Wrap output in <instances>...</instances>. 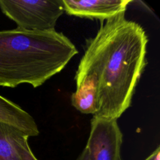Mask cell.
<instances>
[{"label":"cell","instance_id":"8992f818","mask_svg":"<svg viewBox=\"0 0 160 160\" xmlns=\"http://www.w3.org/2000/svg\"><path fill=\"white\" fill-rule=\"evenodd\" d=\"M0 122L11 126L28 137L39 134L34 119L16 103L0 95Z\"/></svg>","mask_w":160,"mask_h":160},{"label":"cell","instance_id":"6da1fadb","mask_svg":"<svg viewBox=\"0 0 160 160\" xmlns=\"http://www.w3.org/2000/svg\"><path fill=\"white\" fill-rule=\"evenodd\" d=\"M148 42L145 30L125 12L102 22L96 36L86 41L72 106L83 114L117 120L131 104L147 64Z\"/></svg>","mask_w":160,"mask_h":160},{"label":"cell","instance_id":"30bf717a","mask_svg":"<svg viewBox=\"0 0 160 160\" xmlns=\"http://www.w3.org/2000/svg\"><path fill=\"white\" fill-rule=\"evenodd\" d=\"M76 160H89L88 152V151L86 149V148H84V149L82 151L81 154L78 156V158H77Z\"/></svg>","mask_w":160,"mask_h":160},{"label":"cell","instance_id":"9c48e42d","mask_svg":"<svg viewBox=\"0 0 160 160\" xmlns=\"http://www.w3.org/2000/svg\"><path fill=\"white\" fill-rule=\"evenodd\" d=\"M144 160H160V146H158L156 149Z\"/></svg>","mask_w":160,"mask_h":160},{"label":"cell","instance_id":"ba28073f","mask_svg":"<svg viewBox=\"0 0 160 160\" xmlns=\"http://www.w3.org/2000/svg\"><path fill=\"white\" fill-rule=\"evenodd\" d=\"M28 136H25L21 143V153L22 160H38L28 144Z\"/></svg>","mask_w":160,"mask_h":160},{"label":"cell","instance_id":"3957f363","mask_svg":"<svg viewBox=\"0 0 160 160\" xmlns=\"http://www.w3.org/2000/svg\"><path fill=\"white\" fill-rule=\"evenodd\" d=\"M0 9L17 28L29 31L54 30L64 12L62 0H0Z\"/></svg>","mask_w":160,"mask_h":160},{"label":"cell","instance_id":"7a4b0ae2","mask_svg":"<svg viewBox=\"0 0 160 160\" xmlns=\"http://www.w3.org/2000/svg\"><path fill=\"white\" fill-rule=\"evenodd\" d=\"M78 53L72 42L55 29L0 31V86L39 87Z\"/></svg>","mask_w":160,"mask_h":160},{"label":"cell","instance_id":"277c9868","mask_svg":"<svg viewBox=\"0 0 160 160\" xmlns=\"http://www.w3.org/2000/svg\"><path fill=\"white\" fill-rule=\"evenodd\" d=\"M122 133L116 119L93 116L86 146L89 160H122Z\"/></svg>","mask_w":160,"mask_h":160},{"label":"cell","instance_id":"52a82bcc","mask_svg":"<svg viewBox=\"0 0 160 160\" xmlns=\"http://www.w3.org/2000/svg\"><path fill=\"white\" fill-rule=\"evenodd\" d=\"M25 136L16 128L0 122V160H22L21 143Z\"/></svg>","mask_w":160,"mask_h":160},{"label":"cell","instance_id":"5b68a950","mask_svg":"<svg viewBox=\"0 0 160 160\" xmlns=\"http://www.w3.org/2000/svg\"><path fill=\"white\" fill-rule=\"evenodd\" d=\"M64 11L70 16L102 22L125 12L132 0H62Z\"/></svg>","mask_w":160,"mask_h":160}]
</instances>
